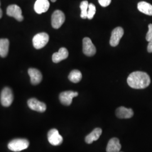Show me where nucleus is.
I'll return each mask as SVG.
<instances>
[{
	"mask_svg": "<svg viewBox=\"0 0 152 152\" xmlns=\"http://www.w3.org/2000/svg\"><path fill=\"white\" fill-rule=\"evenodd\" d=\"M96 13V7L93 4H88V10H87V18L88 19H92L94 15Z\"/></svg>",
	"mask_w": 152,
	"mask_h": 152,
	"instance_id": "22",
	"label": "nucleus"
},
{
	"mask_svg": "<svg viewBox=\"0 0 152 152\" xmlns=\"http://www.w3.org/2000/svg\"><path fill=\"white\" fill-rule=\"evenodd\" d=\"M9 50V41L6 38L0 39V56L5 58Z\"/></svg>",
	"mask_w": 152,
	"mask_h": 152,
	"instance_id": "19",
	"label": "nucleus"
},
{
	"mask_svg": "<svg viewBox=\"0 0 152 152\" xmlns=\"http://www.w3.org/2000/svg\"><path fill=\"white\" fill-rule=\"evenodd\" d=\"M137 9L141 12L152 16V5L145 1H141L137 4Z\"/></svg>",
	"mask_w": 152,
	"mask_h": 152,
	"instance_id": "18",
	"label": "nucleus"
},
{
	"mask_svg": "<svg viewBox=\"0 0 152 152\" xmlns=\"http://www.w3.org/2000/svg\"><path fill=\"white\" fill-rule=\"evenodd\" d=\"M102 134V130L100 128H96L86 137L85 141L87 144H91L93 141L98 140Z\"/></svg>",
	"mask_w": 152,
	"mask_h": 152,
	"instance_id": "17",
	"label": "nucleus"
},
{
	"mask_svg": "<svg viewBox=\"0 0 152 152\" xmlns=\"http://www.w3.org/2000/svg\"><path fill=\"white\" fill-rule=\"evenodd\" d=\"M51 1L53 2H55L56 1V0H51Z\"/></svg>",
	"mask_w": 152,
	"mask_h": 152,
	"instance_id": "27",
	"label": "nucleus"
},
{
	"mask_svg": "<svg viewBox=\"0 0 152 152\" xmlns=\"http://www.w3.org/2000/svg\"><path fill=\"white\" fill-rule=\"evenodd\" d=\"M78 95V93L77 92H74L72 91H66L60 93L59 95V99L60 102L64 105L69 106L70 105L73 98L76 97Z\"/></svg>",
	"mask_w": 152,
	"mask_h": 152,
	"instance_id": "10",
	"label": "nucleus"
},
{
	"mask_svg": "<svg viewBox=\"0 0 152 152\" xmlns=\"http://www.w3.org/2000/svg\"><path fill=\"white\" fill-rule=\"evenodd\" d=\"M28 105L29 108L38 112H44L46 110V104L35 98H32L28 100Z\"/></svg>",
	"mask_w": 152,
	"mask_h": 152,
	"instance_id": "11",
	"label": "nucleus"
},
{
	"mask_svg": "<svg viewBox=\"0 0 152 152\" xmlns=\"http://www.w3.org/2000/svg\"><path fill=\"white\" fill-rule=\"evenodd\" d=\"M50 3L48 0H37L34 4V9L37 14H41L48 11Z\"/></svg>",
	"mask_w": 152,
	"mask_h": 152,
	"instance_id": "12",
	"label": "nucleus"
},
{
	"mask_svg": "<svg viewBox=\"0 0 152 152\" xmlns=\"http://www.w3.org/2000/svg\"><path fill=\"white\" fill-rule=\"evenodd\" d=\"M127 81L129 86L132 88L143 89L150 85L151 78L147 73L136 71L131 73Z\"/></svg>",
	"mask_w": 152,
	"mask_h": 152,
	"instance_id": "1",
	"label": "nucleus"
},
{
	"mask_svg": "<svg viewBox=\"0 0 152 152\" xmlns=\"http://www.w3.org/2000/svg\"><path fill=\"white\" fill-rule=\"evenodd\" d=\"M82 78L81 72L78 70H73L71 71L68 76V79L73 83H78L81 80Z\"/></svg>",
	"mask_w": 152,
	"mask_h": 152,
	"instance_id": "20",
	"label": "nucleus"
},
{
	"mask_svg": "<svg viewBox=\"0 0 152 152\" xmlns=\"http://www.w3.org/2000/svg\"><path fill=\"white\" fill-rule=\"evenodd\" d=\"M48 138L49 142L54 146L59 145L63 141V137L59 134L58 130L55 129H53L49 131Z\"/></svg>",
	"mask_w": 152,
	"mask_h": 152,
	"instance_id": "6",
	"label": "nucleus"
},
{
	"mask_svg": "<svg viewBox=\"0 0 152 152\" xmlns=\"http://www.w3.org/2000/svg\"><path fill=\"white\" fill-rule=\"evenodd\" d=\"M49 41V36L45 32L37 34L33 38V45L36 49H41L45 47Z\"/></svg>",
	"mask_w": 152,
	"mask_h": 152,
	"instance_id": "3",
	"label": "nucleus"
},
{
	"mask_svg": "<svg viewBox=\"0 0 152 152\" xmlns=\"http://www.w3.org/2000/svg\"><path fill=\"white\" fill-rule=\"evenodd\" d=\"M149 30L146 35V40L148 42H152V24H150L148 26Z\"/></svg>",
	"mask_w": 152,
	"mask_h": 152,
	"instance_id": "23",
	"label": "nucleus"
},
{
	"mask_svg": "<svg viewBox=\"0 0 152 152\" xmlns=\"http://www.w3.org/2000/svg\"><path fill=\"white\" fill-rule=\"evenodd\" d=\"M88 2L87 1H82L80 4V9L81 10V18L85 19L87 18V10L88 7Z\"/></svg>",
	"mask_w": 152,
	"mask_h": 152,
	"instance_id": "21",
	"label": "nucleus"
},
{
	"mask_svg": "<svg viewBox=\"0 0 152 152\" xmlns=\"http://www.w3.org/2000/svg\"><path fill=\"white\" fill-rule=\"evenodd\" d=\"M65 17L63 11L55 10L51 16V25L55 29H59L65 22Z\"/></svg>",
	"mask_w": 152,
	"mask_h": 152,
	"instance_id": "4",
	"label": "nucleus"
},
{
	"mask_svg": "<svg viewBox=\"0 0 152 152\" xmlns=\"http://www.w3.org/2000/svg\"><path fill=\"white\" fill-rule=\"evenodd\" d=\"M115 114L119 118H130L134 115V112L132 109L126 108L124 107H120L117 109Z\"/></svg>",
	"mask_w": 152,
	"mask_h": 152,
	"instance_id": "14",
	"label": "nucleus"
},
{
	"mask_svg": "<svg viewBox=\"0 0 152 152\" xmlns=\"http://www.w3.org/2000/svg\"><path fill=\"white\" fill-rule=\"evenodd\" d=\"M69 53L68 50L65 48H61L59 49V51L55 53L53 55L52 60L55 63H58L61 60H64L68 57Z\"/></svg>",
	"mask_w": 152,
	"mask_h": 152,
	"instance_id": "15",
	"label": "nucleus"
},
{
	"mask_svg": "<svg viewBox=\"0 0 152 152\" xmlns=\"http://www.w3.org/2000/svg\"><path fill=\"white\" fill-rule=\"evenodd\" d=\"M29 142L27 139H16L12 140L8 144V148L13 152H20L27 149L29 147Z\"/></svg>",
	"mask_w": 152,
	"mask_h": 152,
	"instance_id": "2",
	"label": "nucleus"
},
{
	"mask_svg": "<svg viewBox=\"0 0 152 152\" xmlns=\"http://www.w3.org/2000/svg\"><path fill=\"white\" fill-rule=\"evenodd\" d=\"M121 149V145L119 139L113 137L109 141L106 151L107 152H120Z\"/></svg>",
	"mask_w": 152,
	"mask_h": 152,
	"instance_id": "16",
	"label": "nucleus"
},
{
	"mask_svg": "<svg viewBox=\"0 0 152 152\" xmlns=\"http://www.w3.org/2000/svg\"><path fill=\"white\" fill-rule=\"evenodd\" d=\"M0 6H1V2H0ZM2 11L0 7V19L2 18Z\"/></svg>",
	"mask_w": 152,
	"mask_h": 152,
	"instance_id": "26",
	"label": "nucleus"
},
{
	"mask_svg": "<svg viewBox=\"0 0 152 152\" xmlns=\"http://www.w3.org/2000/svg\"><path fill=\"white\" fill-rule=\"evenodd\" d=\"M14 100V96L11 89L9 87H5L1 94V103L5 107L11 105Z\"/></svg>",
	"mask_w": 152,
	"mask_h": 152,
	"instance_id": "5",
	"label": "nucleus"
},
{
	"mask_svg": "<svg viewBox=\"0 0 152 152\" xmlns=\"http://www.w3.org/2000/svg\"><path fill=\"white\" fill-rule=\"evenodd\" d=\"M112 0H98L99 4L102 7H107L111 3Z\"/></svg>",
	"mask_w": 152,
	"mask_h": 152,
	"instance_id": "24",
	"label": "nucleus"
},
{
	"mask_svg": "<svg viewBox=\"0 0 152 152\" xmlns=\"http://www.w3.org/2000/svg\"><path fill=\"white\" fill-rule=\"evenodd\" d=\"M28 75L31 78V82L34 85L39 84L42 80V75L41 72L36 68H29Z\"/></svg>",
	"mask_w": 152,
	"mask_h": 152,
	"instance_id": "13",
	"label": "nucleus"
},
{
	"mask_svg": "<svg viewBox=\"0 0 152 152\" xmlns=\"http://www.w3.org/2000/svg\"><path fill=\"white\" fill-rule=\"evenodd\" d=\"M6 13L7 15L14 18L16 20L19 22H22L23 20L22 10L19 6L16 5L9 6L6 10Z\"/></svg>",
	"mask_w": 152,
	"mask_h": 152,
	"instance_id": "7",
	"label": "nucleus"
},
{
	"mask_svg": "<svg viewBox=\"0 0 152 152\" xmlns=\"http://www.w3.org/2000/svg\"><path fill=\"white\" fill-rule=\"evenodd\" d=\"M148 51L149 53H152V42H150L148 44Z\"/></svg>",
	"mask_w": 152,
	"mask_h": 152,
	"instance_id": "25",
	"label": "nucleus"
},
{
	"mask_svg": "<svg viewBox=\"0 0 152 152\" xmlns=\"http://www.w3.org/2000/svg\"><path fill=\"white\" fill-rule=\"evenodd\" d=\"M96 49L92 41L88 37L83 39V53L88 56H92L96 54Z\"/></svg>",
	"mask_w": 152,
	"mask_h": 152,
	"instance_id": "8",
	"label": "nucleus"
},
{
	"mask_svg": "<svg viewBox=\"0 0 152 152\" xmlns=\"http://www.w3.org/2000/svg\"><path fill=\"white\" fill-rule=\"evenodd\" d=\"M124 31L122 28L118 27L114 28L112 32V34L109 41L110 45L113 47L117 46L119 44L120 39L124 36Z\"/></svg>",
	"mask_w": 152,
	"mask_h": 152,
	"instance_id": "9",
	"label": "nucleus"
}]
</instances>
